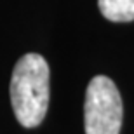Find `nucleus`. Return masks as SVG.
I'll use <instances>...</instances> for the list:
<instances>
[{
    "label": "nucleus",
    "instance_id": "3",
    "mask_svg": "<svg viewBox=\"0 0 134 134\" xmlns=\"http://www.w3.org/2000/svg\"><path fill=\"white\" fill-rule=\"evenodd\" d=\"M101 14L113 23L134 21V0H98Z\"/></svg>",
    "mask_w": 134,
    "mask_h": 134
},
{
    "label": "nucleus",
    "instance_id": "2",
    "mask_svg": "<svg viewBox=\"0 0 134 134\" xmlns=\"http://www.w3.org/2000/svg\"><path fill=\"white\" fill-rule=\"evenodd\" d=\"M85 134H120L122 98L117 85L104 75L89 82L84 103Z\"/></svg>",
    "mask_w": 134,
    "mask_h": 134
},
{
    "label": "nucleus",
    "instance_id": "1",
    "mask_svg": "<svg viewBox=\"0 0 134 134\" xmlns=\"http://www.w3.org/2000/svg\"><path fill=\"white\" fill-rule=\"evenodd\" d=\"M49 65L40 54H25L12 70L10 103L23 127H37L49 108Z\"/></svg>",
    "mask_w": 134,
    "mask_h": 134
}]
</instances>
